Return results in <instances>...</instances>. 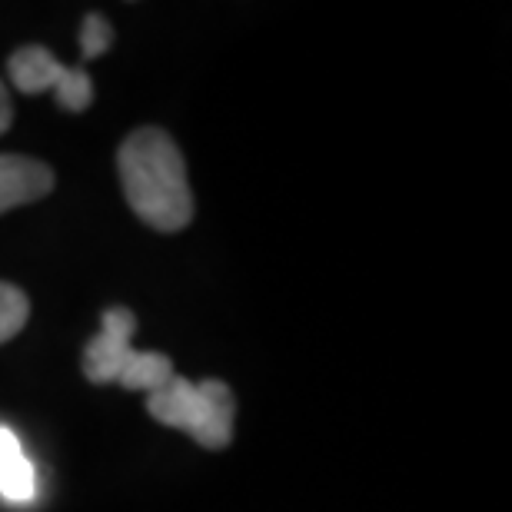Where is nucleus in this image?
<instances>
[{"label":"nucleus","mask_w":512,"mask_h":512,"mask_svg":"<svg viewBox=\"0 0 512 512\" xmlns=\"http://www.w3.org/2000/svg\"><path fill=\"white\" fill-rule=\"evenodd\" d=\"M0 493L7 499H30L34 493V469L27 463L24 446L4 426H0Z\"/></svg>","instance_id":"423d86ee"},{"label":"nucleus","mask_w":512,"mask_h":512,"mask_svg":"<svg viewBox=\"0 0 512 512\" xmlns=\"http://www.w3.org/2000/svg\"><path fill=\"white\" fill-rule=\"evenodd\" d=\"M120 187L130 210L157 233H180L193 220V193L180 147L160 127H140L117 150Z\"/></svg>","instance_id":"f257e3e1"},{"label":"nucleus","mask_w":512,"mask_h":512,"mask_svg":"<svg viewBox=\"0 0 512 512\" xmlns=\"http://www.w3.org/2000/svg\"><path fill=\"white\" fill-rule=\"evenodd\" d=\"M10 124H14V104H10V94H7L4 80H0V133H7Z\"/></svg>","instance_id":"1a4fd4ad"},{"label":"nucleus","mask_w":512,"mask_h":512,"mask_svg":"<svg viewBox=\"0 0 512 512\" xmlns=\"http://www.w3.org/2000/svg\"><path fill=\"white\" fill-rule=\"evenodd\" d=\"M147 413L163 426L190 433L203 449H227L233 443L237 399L223 380L190 383L173 373L160 389L147 393Z\"/></svg>","instance_id":"f03ea898"},{"label":"nucleus","mask_w":512,"mask_h":512,"mask_svg":"<svg viewBox=\"0 0 512 512\" xmlns=\"http://www.w3.org/2000/svg\"><path fill=\"white\" fill-rule=\"evenodd\" d=\"M54 190V170L34 157L0 153V213L44 200Z\"/></svg>","instance_id":"39448f33"},{"label":"nucleus","mask_w":512,"mask_h":512,"mask_svg":"<svg viewBox=\"0 0 512 512\" xmlns=\"http://www.w3.org/2000/svg\"><path fill=\"white\" fill-rule=\"evenodd\" d=\"M7 74H10V84L27 97L57 90V104L64 107L67 114H84V110L94 104V80H90L87 70L64 67L40 44H27L14 50L7 60Z\"/></svg>","instance_id":"20e7f679"},{"label":"nucleus","mask_w":512,"mask_h":512,"mask_svg":"<svg viewBox=\"0 0 512 512\" xmlns=\"http://www.w3.org/2000/svg\"><path fill=\"white\" fill-rule=\"evenodd\" d=\"M133 333H137V316L127 306H114L104 313V330L84 346V376L90 383H120L124 389L153 393L170 380V356L133 350Z\"/></svg>","instance_id":"7ed1b4c3"},{"label":"nucleus","mask_w":512,"mask_h":512,"mask_svg":"<svg viewBox=\"0 0 512 512\" xmlns=\"http://www.w3.org/2000/svg\"><path fill=\"white\" fill-rule=\"evenodd\" d=\"M110 44H114V24L104 14H87L84 27H80V57L94 60L107 54Z\"/></svg>","instance_id":"6e6552de"},{"label":"nucleus","mask_w":512,"mask_h":512,"mask_svg":"<svg viewBox=\"0 0 512 512\" xmlns=\"http://www.w3.org/2000/svg\"><path fill=\"white\" fill-rule=\"evenodd\" d=\"M30 320V300L27 293L14 283L0 280V343L14 340Z\"/></svg>","instance_id":"0eeeda50"}]
</instances>
